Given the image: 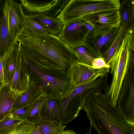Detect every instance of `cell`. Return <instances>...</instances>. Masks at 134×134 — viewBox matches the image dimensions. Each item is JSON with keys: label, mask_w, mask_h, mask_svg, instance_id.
<instances>
[{"label": "cell", "mask_w": 134, "mask_h": 134, "mask_svg": "<svg viewBox=\"0 0 134 134\" xmlns=\"http://www.w3.org/2000/svg\"><path fill=\"white\" fill-rule=\"evenodd\" d=\"M16 41L38 70L54 77L68 79V68L77 61L72 49L58 36L39 34L26 26Z\"/></svg>", "instance_id": "1"}, {"label": "cell", "mask_w": 134, "mask_h": 134, "mask_svg": "<svg viewBox=\"0 0 134 134\" xmlns=\"http://www.w3.org/2000/svg\"><path fill=\"white\" fill-rule=\"evenodd\" d=\"M83 109L99 134H134V126L127 122L110 98L101 92L91 94Z\"/></svg>", "instance_id": "2"}, {"label": "cell", "mask_w": 134, "mask_h": 134, "mask_svg": "<svg viewBox=\"0 0 134 134\" xmlns=\"http://www.w3.org/2000/svg\"><path fill=\"white\" fill-rule=\"evenodd\" d=\"M134 63V51L130 49L127 30L120 46L112 58L109 65L112 77L111 81L103 90L113 105L116 107L122 81L130 65Z\"/></svg>", "instance_id": "3"}, {"label": "cell", "mask_w": 134, "mask_h": 134, "mask_svg": "<svg viewBox=\"0 0 134 134\" xmlns=\"http://www.w3.org/2000/svg\"><path fill=\"white\" fill-rule=\"evenodd\" d=\"M21 60L22 64L30 77L39 86L47 96H52L60 100L71 91L72 87L68 79H62L43 73L38 70L31 61L29 55L21 47Z\"/></svg>", "instance_id": "4"}, {"label": "cell", "mask_w": 134, "mask_h": 134, "mask_svg": "<svg viewBox=\"0 0 134 134\" xmlns=\"http://www.w3.org/2000/svg\"><path fill=\"white\" fill-rule=\"evenodd\" d=\"M119 0H69L56 18L64 24L84 16L119 10Z\"/></svg>", "instance_id": "5"}, {"label": "cell", "mask_w": 134, "mask_h": 134, "mask_svg": "<svg viewBox=\"0 0 134 134\" xmlns=\"http://www.w3.org/2000/svg\"><path fill=\"white\" fill-rule=\"evenodd\" d=\"M104 86L100 79L96 75L75 87H72L70 93L59 100L60 118L65 113L71 115H79L88 97L92 93L101 92Z\"/></svg>", "instance_id": "6"}, {"label": "cell", "mask_w": 134, "mask_h": 134, "mask_svg": "<svg viewBox=\"0 0 134 134\" xmlns=\"http://www.w3.org/2000/svg\"><path fill=\"white\" fill-rule=\"evenodd\" d=\"M117 104V108L126 121L134 126V63L122 81Z\"/></svg>", "instance_id": "7"}, {"label": "cell", "mask_w": 134, "mask_h": 134, "mask_svg": "<svg viewBox=\"0 0 134 134\" xmlns=\"http://www.w3.org/2000/svg\"><path fill=\"white\" fill-rule=\"evenodd\" d=\"M69 0H20L22 9L26 16L43 14L56 18Z\"/></svg>", "instance_id": "8"}, {"label": "cell", "mask_w": 134, "mask_h": 134, "mask_svg": "<svg viewBox=\"0 0 134 134\" xmlns=\"http://www.w3.org/2000/svg\"><path fill=\"white\" fill-rule=\"evenodd\" d=\"M90 34L80 18L64 24L58 36L71 48L75 46L84 44Z\"/></svg>", "instance_id": "9"}, {"label": "cell", "mask_w": 134, "mask_h": 134, "mask_svg": "<svg viewBox=\"0 0 134 134\" xmlns=\"http://www.w3.org/2000/svg\"><path fill=\"white\" fill-rule=\"evenodd\" d=\"M6 2L9 30L15 44L18 37L26 26V17L21 3L12 0H6Z\"/></svg>", "instance_id": "10"}, {"label": "cell", "mask_w": 134, "mask_h": 134, "mask_svg": "<svg viewBox=\"0 0 134 134\" xmlns=\"http://www.w3.org/2000/svg\"><path fill=\"white\" fill-rule=\"evenodd\" d=\"M120 27L114 28L103 35L96 37L89 36L83 45L95 58L102 57V55L109 49L114 41Z\"/></svg>", "instance_id": "11"}, {"label": "cell", "mask_w": 134, "mask_h": 134, "mask_svg": "<svg viewBox=\"0 0 134 134\" xmlns=\"http://www.w3.org/2000/svg\"><path fill=\"white\" fill-rule=\"evenodd\" d=\"M100 69H95L92 66L76 61L68 68L67 76L72 87H75L87 81Z\"/></svg>", "instance_id": "12"}, {"label": "cell", "mask_w": 134, "mask_h": 134, "mask_svg": "<svg viewBox=\"0 0 134 134\" xmlns=\"http://www.w3.org/2000/svg\"><path fill=\"white\" fill-rule=\"evenodd\" d=\"M23 92L12 90L9 82L0 84V121L8 115L15 102Z\"/></svg>", "instance_id": "13"}, {"label": "cell", "mask_w": 134, "mask_h": 134, "mask_svg": "<svg viewBox=\"0 0 134 134\" xmlns=\"http://www.w3.org/2000/svg\"><path fill=\"white\" fill-rule=\"evenodd\" d=\"M14 44L9 27L6 0L0 16V57L3 59Z\"/></svg>", "instance_id": "14"}, {"label": "cell", "mask_w": 134, "mask_h": 134, "mask_svg": "<svg viewBox=\"0 0 134 134\" xmlns=\"http://www.w3.org/2000/svg\"><path fill=\"white\" fill-rule=\"evenodd\" d=\"M21 46L18 54L12 80L9 83L12 90L18 92H23L27 89L29 86L30 77L21 63Z\"/></svg>", "instance_id": "15"}, {"label": "cell", "mask_w": 134, "mask_h": 134, "mask_svg": "<svg viewBox=\"0 0 134 134\" xmlns=\"http://www.w3.org/2000/svg\"><path fill=\"white\" fill-rule=\"evenodd\" d=\"M59 100L52 96L47 97L40 109L41 119L62 124Z\"/></svg>", "instance_id": "16"}, {"label": "cell", "mask_w": 134, "mask_h": 134, "mask_svg": "<svg viewBox=\"0 0 134 134\" xmlns=\"http://www.w3.org/2000/svg\"><path fill=\"white\" fill-rule=\"evenodd\" d=\"M21 46L20 44L16 41L3 59L4 82H10L12 81Z\"/></svg>", "instance_id": "17"}, {"label": "cell", "mask_w": 134, "mask_h": 134, "mask_svg": "<svg viewBox=\"0 0 134 134\" xmlns=\"http://www.w3.org/2000/svg\"><path fill=\"white\" fill-rule=\"evenodd\" d=\"M43 93L40 86L31 81L27 89L19 97L14 104L13 109L23 107L30 104Z\"/></svg>", "instance_id": "18"}, {"label": "cell", "mask_w": 134, "mask_h": 134, "mask_svg": "<svg viewBox=\"0 0 134 134\" xmlns=\"http://www.w3.org/2000/svg\"><path fill=\"white\" fill-rule=\"evenodd\" d=\"M30 17L40 24L48 33L53 35L58 36L63 27V23L56 18L43 14Z\"/></svg>", "instance_id": "19"}, {"label": "cell", "mask_w": 134, "mask_h": 134, "mask_svg": "<svg viewBox=\"0 0 134 134\" xmlns=\"http://www.w3.org/2000/svg\"><path fill=\"white\" fill-rule=\"evenodd\" d=\"M121 22L125 30L134 27V1L124 0L120 2L119 10Z\"/></svg>", "instance_id": "20"}, {"label": "cell", "mask_w": 134, "mask_h": 134, "mask_svg": "<svg viewBox=\"0 0 134 134\" xmlns=\"http://www.w3.org/2000/svg\"><path fill=\"white\" fill-rule=\"evenodd\" d=\"M96 21L106 27L114 28L120 26L121 20L119 10L95 14Z\"/></svg>", "instance_id": "21"}, {"label": "cell", "mask_w": 134, "mask_h": 134, "mask_svg": "<svg viewBox=\"0 0 134 134\" xmlns=\"http://www.w3.org/2000/svg\"><path fill=\"white\" fill-rule=\"evenodd\" d=\"M125 29L123 24L121 22L118 34L109 49L102 55L106 64L109 65L111 60L117 50L121 44L124 38Z\"/></svg>", "instance_id": "22"}, {"label": "cell", "mask_w": 134, "mask_h": 134, "mask_svg": "<svg viewBox=\"0 0 134 134\" xmlns=\"http://www.w3.org/2000/svg\"><path fill=\"white\" fill-rule=\"evenodd\" d=\"M35 126L40 134H60L66 127L56 122L42 119Z\"/></svg>", "instance_id": "23"}, {"label": "cell", "mask_w": 134, "mask_h": 134, "mask_svg": "<svg viewBox=\"0 0 134 134\" xmlns=\"http://www.w3.org/2000/svg\"><path fill=\"white\" fill-rule=\"evenodd\" d=\"M47 96L44 93L32 104L25 121L35 125L41 120L40 111L41 106Z\"/></svg>", "instance_id": "24"}, {"label": "cell", "mask_w": 134, "mask_h": 134, "mask_svg": "<svg viewBox=\"0 0 134 134\" xmlns=\"http://www.w3.org/2000/svg\"><path fill=\"white\" fill-rule=\"evenodd\" d=\"M77 61L92 66V62L95 58L83 45L74 46L71 48Z\"/></svg>", "instance_id": "25"}, {"label": "cell", "mask_w": 134, "mask_h": 134, "mask_svg": "<svg viewBox=\"0 0 134 134\" xmlns=\"http://www.w3.org/2000/svg\"><path fill=\"white\" fill-rule=\"evenodd\" d=\"M25 121L12 119L8 116L0 121V134H9Z\"/></svg>", "instance_id": "26"}, {"label": "cell", "mask_w": 134, "mask_h": 134, "mask_svg": "<svg viewBox=\"0 0 134 134\" xmlns=\"http://www.w3.org/2000/svg\"><path fill=\"white\" fill-rule=\"evenodd\" d=\"M32 103L23 107L12 109L8 116L12 119L25 121Z\"/></svg>", "instance_id": "27"}, {"label": "cell", "mask_w": 134, "mask_h": 134, "mask_svg": "<svg viewBox=\"0 0 134 134\" xmlns=\"http://www.w3.org/2000/svg\"><path fill=\"white\" fill-rule=\"evenodd\" d=\"M80 18L85 26L90 33L89 36H91L96 23L95 14L86 15Z\"/></svg>", "instance_id": "28"}, {"label": "cell", "mask_w": 134, "mask_h": 134, "mask_svg": "<svg viewBox=\"0 0 134 134\" xmlns=\"http://www.w3.org/2000/svg\"><path fill=\"white\" fill-rule=\"evenodd\" d=\"M26 26L34 32L40 34L47 33L44 28L30 16H26Z\"/></svg>", "instance_id": "29"}, {"label": "cell", "mask_w": 134, "mask_h": 134, "mask_svg": "<svg viewBox=\"0 0 134 134\" xmlns=\"http://www.w3.org/2000/svg\"><path fill=\"white\" fill-rule=\"evenodd\" d=\"M113 28L103 26L96 22L93 29L92 35L90 37H96L106 34Z\"/></svg>", "instance_id": "30"}, {"label": "cell", "mask_w": 134, "mask_h": 134, "mask_svg": "<svg viewBox=\"0 0 134 134\" xmlns=\"http://www.w3.org/2000/svg\"><path fill=\"white\" fill-rule=\"evenodd\" d=\"M92 66L93 68L99 69L104 67L109 68L110 66L107 65L102 57H99L94 59L92 62Z\"/></svg>", "instance_id": "31"}, {"label": "cell", "mask_w": 134, "mask_h": 134, "mask_svg": "<svg viewBox=\"0 0 134 134\" xmlns=\"http://www.w3.org/2000/svg\"><path fill=\"white\" fill-rule=\"evenodd\" d=\"M34 125L25 121L19 124L9 134H20Z\"/></svg>", "instance_id": "32"}, {"label": "cell", "mask_w": 134, "mask_h": 134, "mask_svg": "<svg viewBox=\"0 0 134 134\" xmlns=\"http://www.w3.org/2000/svg\"><path fill=\"white\" fill-rule=\"evenodd\" d=\"M3 59L0 57V81L1 83L4 82V71L3 66Z\"/></svg>", "instance_id": "33"}, {"label": "cell", "mask_w": 134, "mask_h": 134, "mask_svg": "<svg viewBox=\"0 0 134 134\" xmlns=\"http://www.w3.org/2000/svg\"><path fill=\"white\" fill-rule=\"evenodd\" d=\"M6 0H0V16L2 11L3 8L5 4Z\"/></svg>", "instance_id": "34"}, {"label": "cell", "mask_w": 134, "mask_h": 134, "mask_svg": "<svg viewBox=\"0 0 134 134\" xmlns=\"http://www.w3.org/2000/svg\"><path fill=\"white\" fill-rule=\"evenodd\" d=\"M60 134H77L74 131L68 129L66 131H64Z\"/></svg>", "instance_id": "35"}, {"label": "cell", "mask_w": 134, "mask_h": 134, "mask_svg": "<svg viewBox=\"0 0 134 134\" xmlns=\"http://www.w3.org/2000/svg\"><path fill=\"white\" fill-rule=\"evenodd\" d=\"M29 134H40V133L35 126V128L33 129Z\"/></svg>", "instance_id": "36"}, {"label": "cell", "mask_w": 134, "mask_h": 134, "mask_svg": "<svg viewBox=\"0 0 134 134\" xmlns=\"http://www.w3.org/2000/svg\"><path fill=\"white\" fill-rule=\"evenodd\" d=\"M92 127L91 126H90L88 131L86 134H92Z\"/></svg>", "instance_id": "37"}, {"label": "cell", "mask_w": 134, "mask_h": 134, "mask_svg": "<svg viewBox=\"0 0 134 134\" xmlns=\"http://www.w3.org/2000/svg\"><path fill=\"white\" fill-rule=\"evenodd\" d=\"M1 81H0V84H1Z\"/></svg>", "instance_id": "38"}, {"label": "cell", "mask_w": 134, "mask_h": 134, "mask_svg": "<svg viewBox=\"0 0 134 134\" xmlns=\"http://www.w3.org/2000/svg\"></svg>", "instance_id": "39"}]
</instances>
